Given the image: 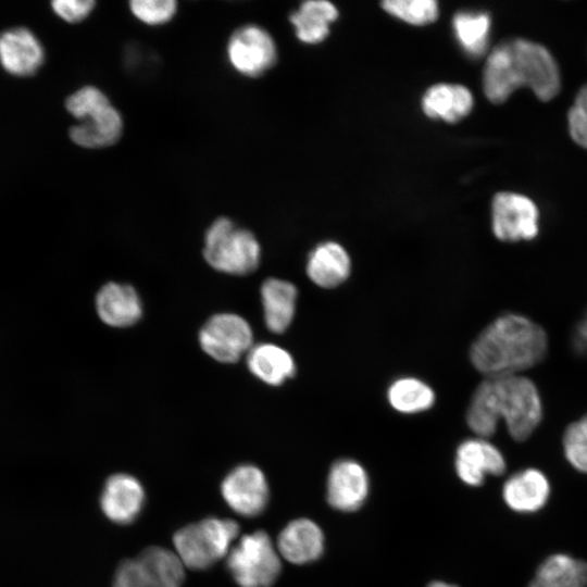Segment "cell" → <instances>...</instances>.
I'll return each mask as SVG.
<instances>
[{
    "label": "cell",
    "mask_w": 587,
    "mask_h": 587,
    "mask_svg": "<svg viewBox=\"0 0 587 587\" xmlns=\"http://www.w3.org/2000/svg\"><path fill=\"white\" fill-rule=\"evenodd\" d=\"M93 0H54L51 2L53 12L63 21L75 24L86 20L95 10Z\"/></svg>",
    "instance_id": "obj_33"
},
{
    "label": "cell",
    "mask_w": 587,
    "mask_h": 587,
    "mask_svg": "<svg viewBox=\"0 0 587 587\" xmlns=\"http://www.w3.org/2000/svg\"><path fill=\"white\" fill-rule=\"evenodd\" d=\"M369 494V477L363 466L354 460L336 461L327 477L329 504L345 512L358 510Z\"/></svg>",
    "instance_id": "obj_14"
},
{
    "label": "cell",
    "mask_w": 587,
    "mask_h": 587,
    "mask_svg": "<svg viewBox=\"0 0 587 587\" xmlns=\"http://www.w3.org/2000/svg\"><path fill=\"white\" fill-rule=\"evenodd\" d=\"M455 471L465 484L479 486L487 475H502L507 462L501 450L487 438L463 440L455 452Z\"/></svg>",
    "instance_id": "obj_12"
},
{
    "label": "cell",
    "mask_w": 587,
    "mask_h": 587,
    "mask_svg": "<svg viewBox=\"0 0 587 587\" xmlns=\"http://www.w3.org/2000/svg\"><path fill=\"white\" fill-rule=\"evenodd\" d=\"M184 577L179 563L171 553L148 548L136 559L120 564L113 587H180Z\"/></svg>",
    "instance_id": "obj_10"
},
{
    "label": "cell",
    "mask_w": 587,
    "mask_h": 587,
    "mask_svg": "<svg viewBox=\"0 0 587 587\" xmlns=\"http://www.w3.org/2000/svg\"><path fill=\"white\" fill-rule=\"evenodd\" d=\"M260 295L267 329L274 334L286 332L296 313V286L288 280L270 277L261 285Z\"/></svg>",
    "instance_id": "obj_22"
},
{
    "label": "cell",
    "mask_w": 587,
    "mask_h": 587,
    "mask_svg": "<svg viewBox=\"0 0 587 587\" xmlns=\"http://www.w3.org/2000/svg\"><path fill=\"white\" fill-rule=\"evenodd\" d=\"M324 550L322 529L309 519L291 521L277 538V551L294 564H305L317 560Z\"/></svg>",
    "instance_id": "obj_20"
},
{
    "label": "cell",
    "mask_w": 587,
    "mask_h": 587,
    "mask_svg": "<svg viewBox=\"0 0 587 587\" xmlns=\"http://www.w3.org/2000/svg\"><path fill=\"white\" fill-rule=\"evenodd\" d=\"M491 230L502 242L532 241L540 230V211L525 193L503 190L491 200Z\"/></svg>",
    "instance_id": "obj_7"
},
{
    "label": "cell",
    "mask_w": 587,
    "mask_h": 587,
    "mask_svg": "<svg viewBox=\"0 0 587 587\" xmlns=\"http://www.w3.org/2000/svg\"><path fill=\"white\" fill-rule=\"evenodd\" d=\"M100 320L112 327H128L139 321L142 307L137 291L127 284L108 283L96 296Z\"/></svg>",
    "instance_id": "obj_19"
},
{
    "label": "cell",
    "mask_w": 587,
    "mask_h": 587,
    "mask_svg": "<svg viewBox=\"0 0 587 587\" xmlns=\"http://www.w3.org/2000/svg\"><path fill=\"white\" fill-rule=\"evenodd\" d=\"M483 91L495 104L505 102L520 88H528L547 102L562 87L560 66L542 43L524 37H511L496 45L486 55Z\"/></svg>",
    "instance_id": "obj_2"
},
{
    "label": "cell",
    "mask_w": 587,
    "mask_h": 587,
    "mask_svg": "<svg viewBox=\"0 0 587 587\" xmlns=\"http://www.w3.org/2000/svg\"><path fill=\"white\" fill-rule=\"evenodd\" d=\"M143 502L145 491L141 484L128 474L110 476L100 498L103 513L117 524L132 523L140 513Z\"/></svg>",
    "instance_id": "obj_16"
},
{
    "label": "cell",
    "mask_w": 587,
    "mask_h": 587,
    "mask_svg": "<svg viewBox=\"0 0 587 587\" xmlns=\"http://www.w3.org/2000/svg\"><path fill=\"white\" fill-rule=\"evenodd\" d=\"M305 273L314 285L325 289L336 288L349 277L351 258L339 242L324 241L310 251Z\"/></svg>",
    "instance_id": "obj_18"
},
{
    "label": "cell",
    "mask_w": 587,
    "mask_h": 587,
    "mask_svg": "<svg viewBox=\"0 0 587 587\" xmlns=\"http://www.w3.org/2000/svg\"><path fill=\"white\" fill-rule=\"evenodd\" d=\"M198 337L201 349L221 363H235L253 347L251 326L235 313L212 315Z\"/></svg>",
    "instance_id": "obj_9"
},
{
    "label": "cell",
    "mask_w": 587,
    "mask_h": 587,
    "mask_svg": "<svg viewBox=\"0 0 587 587\" xmlns=\"http://www.w3.org/2000/svg\"><path fill=\"white\" fill-rule=\"evenodd\" d=\"M571 344L577 354L587 359V311L576 323L572 332Z\"/></svg>",
    "instance_id": "obj_34"
},
{
    "label": "cell",
    "mask_w": 587,
    "mask_h": 587,
    "mask_svg": "<svg viewBox=\"0 0 587 587\" xmlns=\"http://www.w3.org/2000/svg\"><path fill=\"white\" fill-rule=\"evenodd\" d=\"M128 10L143 25L162 26L176 16L178 2L175 0H132L128 2Z\"/></svg>",
    "instance_id": "obj_30"
},
{
    "label": "cell",
    "mask_w": 587,
    "mask_h": 587,
    "mask_svg": "<svg viewBox=\"0 0 587 587\" xmlns=\"http://www.w3.org/2000/svg\"><path fill=\"white\" fill-rule=\"evenodd\" d=\"M562 449L570 465L587 474V412L565 427Z\"/></svg>",
    "instance_id": "obj_29"
},
{
    "label": "cell",
    "mask_w": 587,
    "mask_h": 587,
    "mask_svg": "<svg viewBox=\"0 0 587 587\" xmlns=\"http://www.w3.org/2000/svg\"><path fill=\"white\" fill-rule=\"evenodd\" d=\"M474 108L472 91L464 85L439 83L427 88L422 97V110L429 118L457 123Z\"/></svg>",
    "instance_id": "obj_21"
},
{
    "label": "cell",
    "mask_w": 587,
    "mask_h": 587,
    "mask_svg": "<svg viewBox=\"0 0 587 587\" xmlns=\"http://www.w3.org/2000/svg\"><path fill=\"white\" fill-rule=\"evenodd\" d=\"M43 61V48L29 29L15 27L0 34V64L11 75L30 76Z\"/></svg>",
    "instance_id": "obj_15"
},
{
    "label": "cell",
    "mask_w": 587,
    "mask_h": 587,
    "mask_svg": "<svg viewBox=\"0 0 587 587\" xmlns=\"http://www.w3.org/2000/svg\"><path fill=\"white\" fill-rule=\"evenodd\" d=\"M549 350L546 329L529 316L505 312L487 324L470 347V361L484 377L522 375Z\"/></svg>",
    "instance_id": "obj_3"
},
{
    "label": "cell",
    "mask_w": 587,
    "mask_h": 587,
    "mask_svg": "<svg viewBox=\"0 0 587 587\" xmlns=\"http://www.w3.org/2000/svg\"><path fill=\"white\" fill-rule=\"evenodd\" d=\"M465 419L475 436L487 439L502 421L510 437L522 442L544 420L542 397L537 384L525 374L485 377L470 399Z\"/></svg>",
    "instance_id": "obj_1"
},
{
    "label": "cell",
    "mask_w": 587,
    "mask_h": 587,
    "mask_svg": "<svg viewBox=\"0 0 587 587\" xmlns=\"http://www.w3.org/2000/svg\"><path fill=\"white\" fill-rule=\"evenodd\" d=\"M567 128L572 140L587 150V84L579 88L567 111Z\"/></svg>",
    "instance_id": "obj_31"
},
{
    "label": "cell",
    "mask_w": 587,
    "mask_h": 587,
    "mask_svg": "<svg viewBox=\"0 0 587 587\" xmlns=\"http://www.w3.org/2000/svg\"><path fill=\"white\" fill-rule=\"evenodd\" d=\"M247 365L255 377L271 386H279L296 374L289 351L271 342L253 345L247 353Z\"/></svg>",
    "instance_id": "obj_23"
},
{
    "label": "cell",
    "mask_w": 587,
    "mask_h": 587,
    "mask_svg": "<svg viewBox=\"0 0 587 587\" xmlns=\"http://www.w3.org/2000/svg\"><path fill=\"white\" fill-rule=\"evenodd\" d=\"M382 8L394 17L416 26L430 24L439 15L435 0H385Z\"/></svg>",
    "instance_id": "obj_28"
},
{
    "label": "cell",
    "mask_w": 587,
    "mask_h": 587,
    "mask_svg": "<svg viewBox=\"0 0 587 587\" xmlns=\"http://www.w3.org/2000/svg\"><path fill=\"white\" fill-rule=\"evenodd\" d=\"M221 491L229 508L243 516L262 513L268 500V486L263 472L250 464L230 471L222 483Z\"/></svg>",
    "instance_id": "obj_11"
},
{
    "label": "cell",
    "mask_w": 587,
    "mask_h": 587,
    "mask_svg": "<svg viewBox=\"0 0 587 587\" xmlns=\"http://www.w3.org/2000/svg\"><path fill=\"white\" fill-rule=\"evenodd\" d=\"M225 55L236 73L243 77L258 78L275 65L277 47L265 28L257 24H245L229 35Z\"/></svg>",
    "instance_id": "obj_8"
},
{
    "label": "cell",
    "mask_w": 587,
    "mask_h": 587,
    "mask_svg": "<svg viewBox=\"0 0 587 587\" xmlns=\"http://www.w3.org/2000/svg\"><path fill=\"white\" fill-rule=\"evenodd\" d=\"M238 533L239 526L235 521L208 517L178 529L173 542L185 566L204 570L229 553Z\"/></svg>",
    "instance_id": "obj_5"
},
{
    "label": "cell",
    "mask_w": 587,
    "mask_h": 587,
    "mask_svg": "<svg viewBox=\"0 0 587 587\" xmlns=\"http://www.w3.org/2000/svg\"><path fill=\"white\" fill-rule=\"evenodd\" d=\"M387 400L397 412L415 414L430 409L436 396L433 388L422 379L404 376L389 385Z\"/></svg>",
    "instance_id": "obj_27"
},
{
    "label": "cell",
    "mask_w": 587,
    "mask_h": 587,
    "mask_svg": "<svg viewBox=\"0 0 587 587\" xmlns=\"http://www.w3.org/2000/svg\"><path fill=\"white\" fill-rule=\"evenodd\" d=\"M227 567L240 587H270L282 564L278 551L263 530L245 535L227 554Z\"/></svg>",
    "instance_id": "obj_6"
},
{
    "label": "cell",
    "mask_w": 587,
    "mask_h": 587,
    "mask_svg": "<svg viewBox=\"0 0 587 587\" xmlns=\"http://www.w3.org/2000/svg\"><path fill=\"white\" fill-rule=\"evenodd\" d=\"M338 17L337 8L326 0H308L290 14L297 38L304 43H320L329 34V26Z\"/></svg>",
    "instance_id": "obj_24"
},
{
    "label": "cell",
    "mask_w": 587,
    "mask_h": 587,
    "mask_svg": "<svg viewBox=\"0 0 587 587\" xmlns=\"http://www.w3.org/2000/svg\"><path fill=\"white\" fill-rule=\"evenodd\" d=\"M109 100V96L101 88L93 85H86L78 88L66 98L65 109L78 121L87 112Z\"/></svg>",
    "instance_id": "obj_32"
},
{
    "label": "cell",
    "mask_w": 587,
    "mask_h": 587,
    "mask_svg": "<svg viewBox=\"0 0 587 587\" xmlns=\"http://www.w3.org/2000/svg\"><path fill=\"white\" fill-rule=\"evenodd\" d=\"M452 29L457 42L471 58L477 59L487 53L491 16L485 11H460L452 18Z\"/></svg>",
    "instance_id": "obj_26"
},
{
    "label": "cell",
    "mask_w": 587,
    "mask_h": 587,
    "mask_svg": "<svg viewBox=\"0 0 587 587\" xmlns=\"http://www.w3.org/2000/svg\"><path fill=\"white\" fill-rule=\"evenodd\" d=\"M70 127V139L86 149H102L115 145L124 132V118L110 101L86 113Z\"/></svg>",
    "instance_id": "obj_13"
},
{
    "label": "cell",
    "mask_w": 587,
    "mask_h": 587,
    "mask_svg": "<svg viewBox=\"0 0 587 587\" xmlns=\"http://www.w3.org/2000/svg\"><path fill=\"white\" fill-rule=\"evenodd\" d=\"M427 587H458V586L448 584L445 582H433Z\"/></svg>",
    "instance_id": "obj_35"
},
{
    "label": "cell",
    "mask_w": 587,
    "mask_h": 587,
    "mask_svg": "<svg viewBox=\"0 0 587 587\" xmlns=\"http://www.w3.org/2000/svg\"><path fill=\"white\" fill-rule=\"evenodd\" d=\"M528 587H587V562L555 553L538 566Z\"/></svg>",
    "instance_id": "obj_25"
},
{
    "label": "cell",
    "mask_w": 587,
    "mask_h": 587,
    "mask_svg": "<svg viewBox=\"0 0 587 587\" xmlns=\"http://www.w3.org/2000/svg\"><path fill=\"white\" fill-rule=\"evenodd\" d=\"M202 252L211 267L232 275L254 272L261 259L254 234L226 216L217 217L208 227Z\"/></svg>",
    "instance_id": "obj_4"
},
{
    "label": "cell",
    "mask_w": 587,
    "mask_h": 587,
    "mask_svg": "<svg viewBox=\"0 0 587 587\" xmlns=\"http://www.w3.org/2000/svg\"><path fill=\"white\" fill-rule=\"evenodd\" d=\"M550 483L538 469L528 467L512 474L503 484L502 498L517 513L541 510L550 497Z\"/></svg>",
    "instance_id": "obj_17"
}]
</instances>
